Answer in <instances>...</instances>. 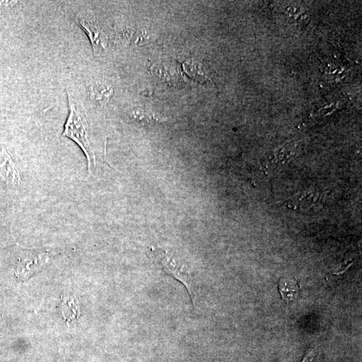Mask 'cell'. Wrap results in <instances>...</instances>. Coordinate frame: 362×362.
<instances>
[{
	"label": "cell",
	"mask_w": 362,
	"mask_h": 362,
	"mask_svg": "<svg viewBox=\"0 0 362 362\" xmlns=\"http://www.w3.org/2000/svg\"><path fill=\"white\" fill-rule=\"evenodd\" d=\"M68 94L69 113L65 124L63 136L67 137L81 148L88 161V169L91 173V167L95 166V156L89 139V125L85 111L76 104Z\"/></svg>",
	"instance_id": "obj_1"
},
{
	"label": "cell",
	"mask_w": 362,
	"mask_h": 362,
	"mask_svg": "<svg viewBox=\"0 0 362 362\" xmlns=\"http://www.w3.org/2000/svg\"><path fill=\"white\" fill-rule=\"evenodd\" d=\"M152 252L161 263L162 269L165 273L179 280L185 286L190 299L192 301L194 289H192L191 274L187 266L160 248H153Z\"/></svg>",
	"instance_id": "obj_2"
},
{
	"label": "cell",
	"mask_w": 362,
	"mask_h": 362,
	"mask_svg": "<svg viewBox=\"0 0 362 362\" xmlns=\"http://www.w3.org/2000/svg\"><path fill=\"white\" fill-rule=\"evenodd\" d=\"M0 179L8 186L18 189L21 185L20 173L10 154L2 149L0 151Z\"/></svg>",
	"instance_id": "obj_3"
},
{
	"label": "cell",
	"mask_w": 362,
	"mask_h": 362,
	"mask_svg": "<svg viewBox=\"0 0 362 362\" xmlns=\"http://www.w3.org/2000/svg\"><path fill=\"white\" fill-rule=\"evenodd\" d=\"M75 21L87 34L94 53H100L101 51L107 48L108 36L98 25L80 17H76Z\"/></svg>",
	"instance_id": "obj_4"
},
{
	"label": "cell",
	"mask_w": 362,
	"mask_h": 362,
	"mask_svg": "<svg viewBox=\"0 0 362 362\" xmlns=\"http://www.w3.org/2000/svg\"><path fill=\"white\" fill-rule=\"evenodd\" d=\"M90 98L96 104L103 106L108 104L113 95L112 88L105 83H97L89 88Z\"/></svg>",
	"instance_id": "obj_5"
},
{
	"label": "cell",
	"mask_w": 362,
	"mask_h": 362,
	"mask_svg": "<svg viewBox=\"0 0 362 362\" xmlns=\"http://www.w3.org/2000/svg\"><path fill=\"white\" fill-rule=\"evenodd\" d=\"M62 311L68 322L77 319L79 315V306H77V299H74V297L66 298L63 299Z\"/></svg>",
	"instance_id": "obj_6"
},
{
	"label": "cell",
	"mask_w": 362,
	"mask_h": 362,
	"mask_svg": "<svg viewBox=\"0 0 362 362\" xmlns=\"http://www.w3.org/2000/svg\"><path fill=\"white\" fill-rule=\"evenodd\" d=\"M279 290L284 301L290 302L296 299L298 292L297 284L292 280H280Z\"/></svg>",
	"instance_id": "obj_7"
},
{
	"label": "cell",
	"mask_w": 362,
	"mask_h": 362,
	"mask_svg": "<svg viewBox=\"0 0 362 362\" xmlns=\"http://www.w3.org/2000/svg\"><path fill=\"white\" fill-rule=\"evenodd\" d=\"M132 117L140 122H159L161 120L157 115L152 114V113L142 112L139 110H135L132 112Z\"/></svg>",
	"instance_id": "obj_8"
},
{
	"label": "cell",
	"mask_w": 362,
	"mask_h": 362,
	"mask_svg": "<svg viewBox=\"0 0 362 362\" xmlns=\"http://www.w3.org/2000/svg\"><path fill=\"white\" fill-rule=\"evenodd\" d=\"M302 362H316V354L314 350H310L307 353Z\"/></svg>",
	"instance_id": "obj_9"
}]
</instances>
